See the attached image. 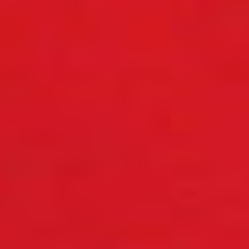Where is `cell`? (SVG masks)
I'll use <instances>...</instances> for the list:
<instances>
[{
	"label": "cell",
	"instance_id": "obj_2",
	"mask_svg": "<svg viewBox=\"0 0 249 249\" xmlns=\"http://www.w3.org/2000/svg\"><path fill=\"white\" fill-rule=\"evenodd\" d=\"M88 171H91V169L82 160H70V161H64V163H60L56 167V175L58 177H74V175H84Z\"/></svg>",
	"mask_w": 249,
	"mask_h": 249
},
{
	"label": "cell",
	"instance_id": "obj_1",
	"mask_svg": "<svg viewBox=\"0 0 249 249\" xmlns=\"http://www.w3.org/2000/svg\"><path fill=\"white\" fill-rule=\"evenodd\" d=\"M19 140L25 146H33V148H45L51 146L53 142L58 140V136L54 132H37V130H29V132H19Z\"/></svg>",
	"mask_w": 249,
	"mask_h": 249
}]
</instances>
